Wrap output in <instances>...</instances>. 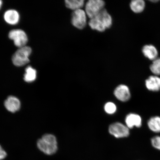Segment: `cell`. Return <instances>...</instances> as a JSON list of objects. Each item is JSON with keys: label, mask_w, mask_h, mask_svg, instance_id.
Masks as SVG:
<instances>
[{"label": "cell", "mask_w": 160, "mask_h": 160, "mask_svg": "<svg viewBox=\"0 0 160 160\" xmlns=\"http://www.w3.org/2000/svg\"><path fill=\"white\" fill-rule=\"evenodd\" d=\"M95 17L101 20L106 28H109L111 27L112 24V19L107 10L103 9Z\"/></svg>", "instance_id": "12"}, {"label": "cell", "mask_w": 160, "mask_h": 160, "mask_svg": "<svg viewBox=\"0 0 160 160\" xmlns=\"http://www.w3.org/2000/svg\"><path fill=\"white\" fill-rule=\"evenodd\" d=\"M152 72L156 75H160V58L154 60L152 64L150 66Z\"/></svg>", "instance_id": "19"}, {"label": "cell", "mask_w": 160, "mask_h": 160, "mask_svg": "<svg viewBox=\"0 0 160 160\" xmlns=\"http://www.w3.org/2000/svg\"><path fill=\"white\" fill-rule=\"evenodd\" d=\"M7 152L0 145V160H3L5 159L7 157Z\"/></svg>", "instance_id": "22"}, {"label": "cell", "mask_w": 160, "mask_h": 160, "mask_svg": "<svg viewBox=\"0 0 160 160\" xmlns=\"http://www.w3.org/2000/svg\"><path fill=\"white\" fill-rule=\"evenodd\" d=\"M130 7L135 13H141L145 8V2L143 0H133L130 3Z\"/></svg>", "instance_id": "18"}, {"label": "cell", "mask_w": 160, "mask_h": 160, "mask_svg": "<svg viewBox=\"0 0 160 160\" xmlns=\"http://www.w3.org/2000/svg\"><path fill=\"white\" fill-rule=\"evenodd\" d=\"M149 128L156 133L160 132V117H155L150 119L148 123Z\"/></svg>", "instance_id": "17"}, {"label": "cell", "mask_w": 160, "mask_h": 160, "mask_svg": "<svg viewBox=\"0 0 160 160\" xmlns=\"http://www.w3.org/2000/svg\"><path fill=\"white\" fill-rule=\"evenodd\" d=\"M151 143L154 148L160 150V137L156 136L151 139Z\"/></svg>", "instance_id": "21"}, {"label": "cell", "mask_w": 160, "mask_h": 160, "mask_svg": "<svg viewBox=\"0 0 160 160\" xmlns=\"http://www.w3.org/2000/svg\"><path fill=\"white\" fill-rule=\"evenodd\" d=\"M147 89L152 91H158L160 90V78L157 76H152L146 81Z\"/></svg>", "instance_id": "11"}, {"label": "cell", "mask_w": 160, "mask_h": 160, "mask_svg": "<svg viewBox=\"0 0 160 160\" xmlns=\"http://www.w3.org/2000/svg\"><path fill=\"white\" fill-rule=\"evenodd\" d=\"M37 145L40 151L47 155L54 154L58 149L57 139L55 136L50 134L43 135L38 140Z\"/></svg>", "instance_id": "1"}, {"label": "cell", "mask_w": 160, "mask_h": 160, "mask_svg": "<svg viewBox=\"0 0 160 160\" xmlns=\"http://www.w3.org/2000/svg\"><path fill=\"white\" fill-rule=\"evenodd\" d=\"M110 133L117 138L128 137L129 134V128L120 123H115L110 126Z\"/></svg>", "instance_id": "6"}, {"label": "cell", "mask_w": 160, "mask_h": 160, "mask_svg": "<svg viewBox=\"0 0 160 160\" xmlns=\"http://www.w3.org/2000/svg\"><path fill=\"white\" fill-rule=\"evenodd\" d=\"M125 122L127 127L129 128H132L134 127L139 128L142 125L141 117L136 114L131 113L127 115Z\"/></svg>", "instance_id": "9"}, {"label": "cell", "mask_w": 160, "mask_h": 160, "mask_svg": "<svg viewBox=\"0 0 160 160\" xmlns=\"http://www.w3.org/2000/svg\"><path fill=\"white\" fill-rule=\"evenodd\" d=\"M87 16L85 11L81 9L73 11L72 14V25L77 29H83L87 23Z\"/></svg>", "instance_id": "4"}, {"label": "cell", "mask_w": 160, "mask_h": 160, "mask_svg": "<svg viewBox=\"0 0 160 160\" xmlns=\"http://www.w3.org/2000/svg\"><path fill=\"white\" fill-rule=\"evenodd\" d=\"M31 48L27 46L20 48L13 55V64L18 67H22L29 62V57L32 53Z\"/></svg>", "instance_id": "2"}, {"label": "cell", "mask_w": 160, "mask_h": 160, "mask_svg": "<svg viewBox=\"0 0 160 160\" xmlns=\"http://www.w3.org/2000/svg\"><path fill=\"white\" fill-rule=\"evenodd\" d=\"M37 72L36 70L30 66L25 69V73L24 75V80L28 83L32 82L37 78Z\"/></svg>", "instance_id": "16"}, {"label": "cell", "mask_w": 160, "mask_h": 160, "mask_svg": "<svg viewBox=\"0 0 160 160\" xmlns=\"http://www.w3.org/2000/svg\"><path fill=\"white\" fill-rule=\"evenodd\" d=\"M105 5V2L102 0H89L86 3L85 12L90 19L97 16Z\"/></svg>", "instance_id": "3"}, {"label": "cell", "mask_w": 160, "mask_h": 160, "mask_svg": "<svg viewBox=\"0 0 160 160\" xmlns=\"http://www.w3.org/2000/svg\"><path fill=\"white\" fill-rule=\"evenodd\" d=\"M105 110L106 112L112 114L115 112L117 110L116 106L113 103L108 102L105 106Z\"/></svg>", "instance_id": "20"}, {"label": "cell", "mask_w": 160, "mask_h": 160, "mask_svg": "<svg viewBox=\"0 0 160 160\" xmlns=\"http://www.w3.org/2000/svg\"><path fill=\"white\" fill-rule=\"evenodd\" d=\"M89 25L92 29L99 32H103L107 29L101 20L96 17L90 19Z\"/></svg>", "instance_id": "14"}, {"label": "cell", "mask_w": 160, "mask_h": 160, "mask_svg": "<svg viewBox=\"0 0 160 160\" xmlns=\"http://www.w3.org/2000/svg\"><path fill=\"white\" fill-rule=\"evenodd\" d=\"M9 37L13 41L17 47L21 48L25 46L28 41L27 36L25 32L21 29H14L9 32Z\"/></svg>", "instance_id": "5"}, {"label": "cell", "mask_w": 160, "mask_h": 160, "mask_svg": "<svg viewBox=\"0 0 160 160\" xmlns=\"http://www.w3.org/2000/svg\"><path fill=\"white\" fill-rule=\"evenodd\" d=\"M114 95L118 99L122 102L128 101L131 97L129 88L123 85H119L116 88Z\"/></svg>", "instance_id": "8"}, {"label": "cell", "mask_w": 160, "mask_h": 160, "mask_svg": "<svg viewBox=\"0 0 160 160\" xmlns=\"http://www.w3.org/2000/svg\"><path fill=\"white\" fill-rule=\"evenodd\" d=\"M5 21L8 23L15 25L18 23L20 17L18 12L15 10H9L6 11L4 15Z\"/></svg>", "instance_id": "10"}, {"label": "cell", "mask_w": 160, "mask_h": 160, "mask_svg": "<svg viewBox=\"0 0 160 160\" xmlns=\"http://www.w3.org/2000/svg\"><path fill=\"white\" fill-rule=\"evenodd\" d=\"M66 7L69 9L76 11L81 9L84 5V0H66L65 1Z\"/></svg>", "instance_id": "15"}, {"label": "cell", "mask_w": 160, "mask_h": 160, "mask_svg": "<svg viewBox=\"0 0 160 160\" xmlns=\"http://www.w3.org/2000/svg\"><path fill=\"white\" fill-rule=\"evenodd\" d=\"M2 5V1L0 0V9H1Z\"/></svg>", "instance_id": "23"}, {"label": "cell", "mask_w": 160, "mask_h": 160, "mask_svg": "<svg viewBox=\"0 0 160 160\" xmlns=\"http://www.w3.org/2000/svg\"><path fill=\"white\" fill-rule=\"evenodd\" d=\"M142 52L145 57L151 60H155L158 53L156 48L152 45H145L143 48Z\"/></svg>", "instance_id": "13"}, {"label": "cell", "mask_w": 160, "mask_h": 160, "mask_svg": "<svg viewBox=\"0 0 160 160\" xmlns=\"http://www.w3.org/2000/svg\"><path fill=\"white\" fill-rule=\"evenodd\" d=\"M4 106L8 111L12 113H15L20 109L21 103L17 98L10 96L5 100Z\"/></svg>", "instance_id": "7"}, {"label": "cell", "mask_w": 160, "mask_h": 160, "mask_svg": "<svg viewBox=\"0 0 160 160\" xmlns=\"http://www.w3.org/2000/svg\"><path fill=\"white\" fill-rule=\"evenodd\" d=\"M159 1H158V0H153V1H151V2H158Z\"/></svg>", "instance_id": "24"}]
</instances>
